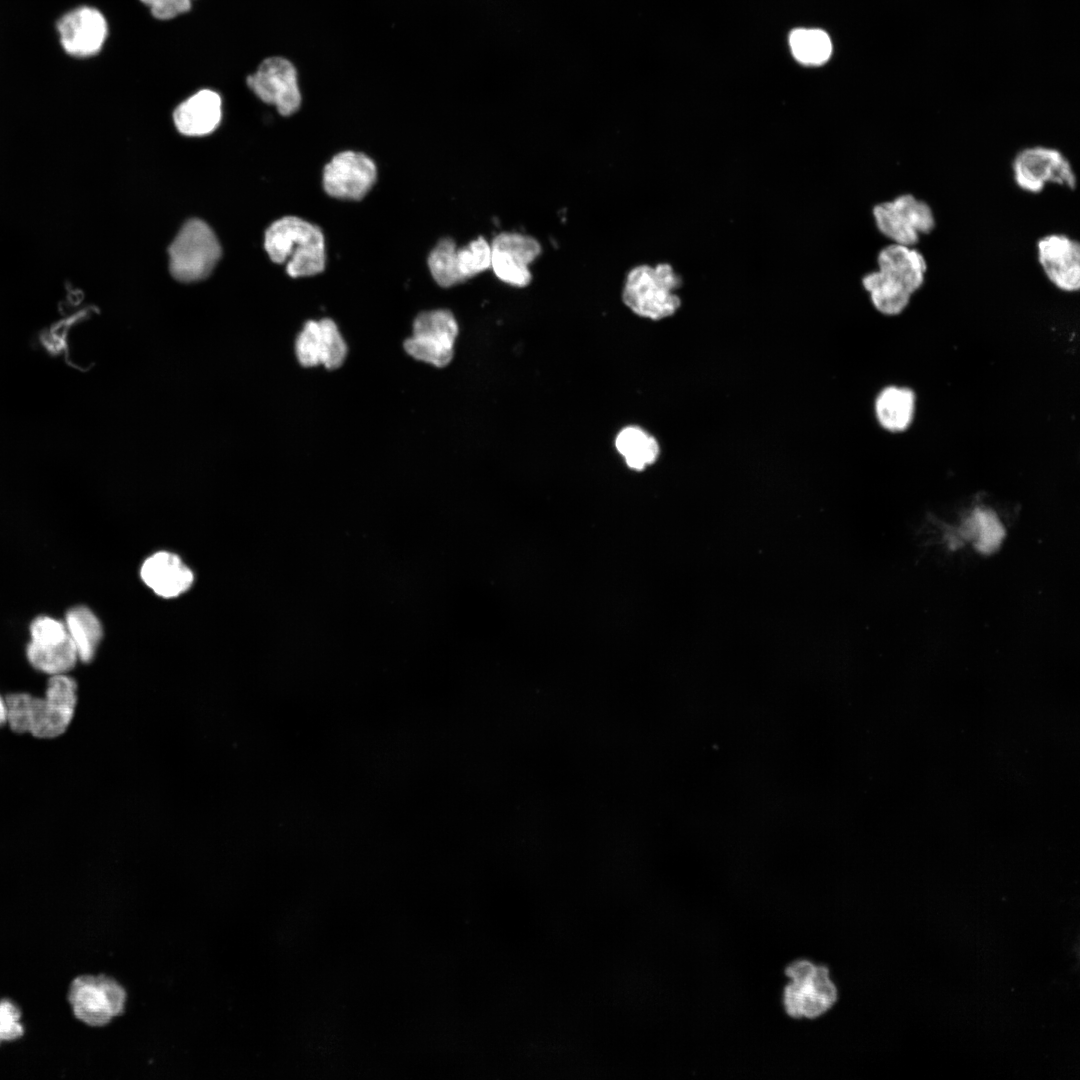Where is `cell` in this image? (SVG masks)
Wrapping results in <instances>:
<instances>
[{"instance_id":"cell-26","label":"cell","mask_w":1080,"mask_h":1080,"mask_svg":"<svg viewBox=\"0 0 1080 1080\" xmlns=\"http://www.w3.org/2000/svg\"><path fill=\"white\" fill-rule=\"evenodd\" d=\"M30 642L58 644L68 639L65 623L50 616H38L30 624Z\"/></svg>"},{"instance_id":"cell-3","label":"cell","mask_w":1080,"mask_h":1080,"mask_svg":"<svg viewBox=\"0 0 1080 1080\" xmlns=\"http://www.w3.org/2000/svg\"><path fill=\"white\" fill-rule=\"evenodd\" d=\"M264 248L274 263H286V272L292 278L314 276L326 266L322 229L297 216L274 221L266 229Z\"/></svg>"},{"instance_id":"cell-15","label":"cell","mask_w":1080,"mask_h":1080,"mask_svg":"<svg viewBox=\"0 0 1080 1080\" xmlns=\"http://www.w3.org/2000/svg\"><path fill=\"white\" fill-rule=\"evenodd\" d=\"M1037 261L1058 290L1075 293L1080 289V245L1064 233H1050L1036 242Z\"/></svg>"},{"instance_id":"cell-5","label":"cell","mask_w":1080,"mask_h":1080,"mask_svg":"<svg viewBox=\"0 0 1080 1080\" xmlns=\"http://www.w3.org/2000/svg\"><path fill=\"white\" fill-rule=\"evenodd\" d=\"M790 982L785 986L783 1003L792 1018L814 1019L836 1003L838 991L829 969L809 960H796L785 969Z\"/></svg>"},{"instance_id":"cell-29","label":"cell","mask_w":1080,"mask_h":1080,"mask_svg":"<svg viewBox=\"0 0 1080 1080\" xmlns=\"http://www.w3.org/2000/svg\"><path fill=\"white\" fill-rule=\"evenodd\" d=\"M7 725V705L5 697L0 694V727Z\"/></svg>"},{"instance_id":"cell-27","label":"cell","mask_w":1080,"mask_h":1080,"mask_svg":"<svg viewBox=\"0 0 1080 1080\" xmlns=\"http://www.w3.org/2000/svg\"><path fill=\"white\" fill-rule=\"evenodd\" d=\"M23 1033L20 1009L13 1001L0 999V1043L15 1040Z\"/></svg>"},{"instance_id":"cell-25","label":"cell","mask_w":1080,"mask_h":1080,"mask_svg":"<svg viewBox=\"0 0 1080 1080\" xmlns=\"http://www.w3.org/2000/svg\"><path fill=\"white\" fill-rule=\"evenodd\" d=\"M789 45L794 58L804 65H822L832 53L831 39L820 29L793 30L789 36Z\"/></svg>"},{"instance_id":"cell-12","label":"cell","mask_w":1080,"mask_h":1080,"mask_svg":"<svg viewBox=\"0 0 1080 1080\" xmlns=\"http://www.w3.org/2000/svg\"><path fill=\"white\" fill-rule=\"evenodd\" d=\"M68 1001L76 1018L88 1025L100 1026L120 1013L124 990L105 976H80L70 985Z\"/></svg>"},{"instance_id":"cell-11","label":"cell","mask_w":1080,"mask_h":1080,"mask_svg":"<svg viewBox=\"0 0 1080 1080\" xmlns=\"http://www.w3.org/2000/svg\"><path fill=\"white\" fill-rule=\"evenodd\" d=\"M490 269L503 283L527 287L533 279L531 265L542 253L541 243L533 236L518 231H503L490 242Z\"/></svg>"},{"instance_id":"cell-1","label":"cell","mask_w":1080,"mask_h":1080,"mask_svg":"<svg viewBox=\"0 0 1080 1080\" xmlns=\"http://www.w3.org/2000/svg\"><path fill=\"white\" fill-rule=\"evenodd\" d=\"M927 271V260L915 246L889 243L878 251L876 269L862 276L861 285L878 313L895 317L923 287Z\"/></svg>"},{"instance_id":"cell-22","label":"cell","mask_w":1080,"mask_h":1080,"mask_svg":"<svg viewBox=\"0 0 1080 1080\" xmlns=\"http://www.w3.org/2000/svg\"><path fill=\"white\" fill-rule=\"evenodd\" d=\"M615 448L632 470L642 471L654 464L661 452L655 436L637 425L623 427L615 437Z\"/></svg>"},{"instance_id":"cell-28","label":"cell","mask_w":1080,"mask_h":1080,"mask_svg":"<svg viewBox=\"0 0 1080 1080\" xmlns=\"http://www.w3.org/2000/svg\"><path fill=\"white\" fill-rule=\"evenodd\" d=\"M150 8L154 17L167 20L187 12L191 0H141Z\"/></svg>"},{"instance_id":"cell-6","label":"cell","mask_w":1080,"mask_h":1080,"mask_svg":"<svg viewBox=\"0 0 1080 1080\" xmlns=\"http://www.w3.org/2000/svg\"><path fill=\"white\" fill-rule=\"evenodd\" d=\"M172 276L189 283L205 279L215 268L222 251L217 236L204 221L188 220L168 248Z\"/></svg>"},{"instance_id":"cell-7","label":"cell","mask_w":1080,"mask_h":1080,"mask_svg":"<svg viewBox=\"0 0 1080 1080\" xmlns=\"http://www.w3.org/2000/svg\"><path fill=\"white\" fill-rule=\"evenodd\" d=\"M872 218L878 232L890 243L916 246L936 227L932 207L912 193H902L876 203Z\"/></svg>"},{"instance_id":"cell-17","label":"cell","mask_w":1080,"mask_h":1080,"mask_svg":"<svg viewBox=\"0 0 1080 1080\" xmlns=\"http://www.w3.org/2000/svg\"><path fill=\"white\" fill-rule=\"evenodd\" d=\"M296 355L302 366L336 369L346 358L347 345L332 319L310 320L297 337Z\"/></svg>"},{"instance_id":"cell-24","label":"cell","mask_w":1080,"mask_h":1080,"mask_svg":"<svg viewBox=\"0 0 1080 1080\" xmlns=\"http://www.w3.org/2000/svg\"><path fill=\"white\" fill-rule=\"evenodd\" d=\"M962 537L969 538L979 552L989 554L995 551L1005 536V530L996 514L986 508H975L964 521Z\"/></svg>"},{"instance_id":"cell-4","label":"cell","mask_w":1080,"mask_h":1080,"mask_svg":"<svg viewBox=\"0 0 1080 1080\" xmlns=\"http://www.w3.org/2000/svg\"><path fill=\"white\" fill-rule=\"evenodd\" d=\"M681 286L682 277L670 263L638 264L625 276L622 301L641 318L664 320L680 309Z\"/></svg>"},{"instance_id":"cell-19","label":"cell","mask_w":1080,"mask_h":1080,"mask_svg":"<svg viewBox=\"0 0 1080 1080\" xmlns=\"http://www.w3.org/2000/svg\"><path fill=\"white\" fill-rule=\"evenodd\" d=\"M222 117L221 98L215 91L203 89L182 102L173 113L177 130L187 136L212 133Z\"/></svg>"},{"instance_id":"cell-21","label":"cell","mask_w":1080,"mask_h":1080,"mask_svg":"<svg viewBox=\"0 0 1080 1080\" xmlns=\"http://www.w3.org/2000/svg\"><path fill=\"white\" fill-rule=\"evenodd\" d=\"M64 623L79 661L91 662L103 637L98 617L88 607L78 605L66 612Z\"/></svg>"},{"instance_id":"cell-23","label":"cell","mask_w":1080,"mask_h":1080,"mask_svg":"<svg viewBox=\"0 0 1080 1080\" xmlns=\"http://www.w3.org/2000/svg\"><path fill=\"white\" fill-rule=\"evenodd\" d=\"M29 664L49 676L67 674L79 661L76 649L68 637L58 644L40 645L29 642L26 647Z\"/></svg>"},{"instance_id":"cell-18","label":"cell","mask_w":1080,"mask_h":1080,"mask_svg":"<svg viewBox=\"0 0 1080 1080\" xmlns=\"http://www.w3.org/2000/svg\"><path fill=\"white\" fill-rule=\"evenodd\" d=\"M140 576L154 593L164 598L186 592L194 580L191 569L181 558L167 551L148 557L141 566Z\"/></svg>"},{"instance_id":"cell-20","label":"cell","mask_w":1080,"mask_h":1080,"mask_svg":"<svg viewBox=\"0 0 1080 1080\" xmlns=\"http://www.w3.org/2000/svg\"><path fill=\"white\" fill-rule=\"evenodd\" d=\"M916 406L917 396L911 387L892 384L877 393L873 410L878 425L886 432L897 434L912 426Z\"/></svg>"},{"instance_id":"cell-13","label":"cell","mask_w":1080,"mask_h":1080,"mask_svg":"<svg viewBox=\"0 0 1080 1080\" xmlns=\"http://www.w3.org/2000/svg\"><path fill=\"white\" fill-rule=\"evenodd\" d=\"M377 180L375 162L362 152L346 150L335 154L324 166L322 185L330 197L359 201Z\"/></svg>"},{"instance_id":"cell-16","label":"cell","mask_w":1080,"mask_h":1080,"mask_svg":"<svg viewBox=\"0 0 1080 1080\" xmlns=\"http://www.w3.org/2000/svg\"><path fill=\"white\" fill-rule=\"evenodd\" d=\"M59 42L70 56L90 57L103 47L108 27L103 14L90 6H79L63 14L56 23Z\"/></svg>"},{"instance_id":"cell-14","label":"cell","mask_w":1080,"mask_h":1080,"mask_svg":"<svg viewBox=\"0 0 1080 1080\" xmlns=\"http://www.w3.org/2000/svg\"><path fill=\"white\" fill-rule=\"evenodd\" d=\"M247 84L258 98L275 106L283 116L294 114L301 106L297 71L286 58L265 59L256 72L248 76Z\"/></svg>"},{"instance_id":"cell-2","label":"cell","mask_w":1080,"mask_h":1080,"mask_svg":"<svg viewBox=\"0 0 1080 1080\" xmlns=\"http://www.w3.org/2000/svg\"><path fill=\"white\" fill-rule=\"evenodd\" d=\"M7 725L15 734L40 740L63 735L70 727L78 703V685L67 674L49 676L43 696L14 692L5 696Z\"/></svg>"},{"instance_id":"cell-9","label":"cell","mask_w":1080,"mask_h":1080,"mask_svg":"<svg viewBox=\"0 0 1080 1080\" xmlns=\"http://www.w3.org/2000/svg\"><path fill=\"white\" fill-rule=\"evenodd\" d=\"M490 242L478 236L463 247L450 237L440 239L430 251L427 264L433 279L441 287L463 283L490 269Z\"/></svg>"},{"instance_id":"cell-10","label":"cell","mask_w":1080,"mask_h":1080,"mask_svg":"<svg viewBox=\"0 0 1080 1080\" xmlns=\"http://www.w3.org/2000/svg\"><path fill=\"white\" fill-rule=\"evenodd\" d=\"M458 324L451 311L437 309L421 312L413 323V334L404 349L413 358L436 367L448 365L454 355Z\"/></svg>"},{"instance_id":"cell-8","label":"cell","mask_w":1080,"mask_h":1080,"mask_svg":"<svg viewBox=\"0 0 1080 1080\" xmlns=\"http://www.w3.org/2000/svg\"><path fill=\"white\" fill-rule=\"evenodd\" d=\"M1012 176L1019 189L1041 193L1047 184L1074 190L1077 175L1070 160L1057 148L1034 145L1019 150L1011 163Z\"/></svg>"}]
</instances>
